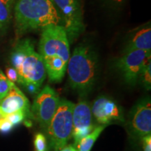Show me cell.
<instances>
[{
  "label": "cell",
  "mask_w": 151,
  "mask_h": 151,
  "mask_svg": "<svg viewBox=\"0 0 151 151\" xmlns=\"http://www.w3.org/2000/svg\"><path fill=\"white\" fill-rule=\"evenodd\" d=\"M6 116V114L4 112V111H2V109H1V107H0V118H4Z\"/></svg>",
  "instance_id": "25"
},
{
  "label": "cell",
  "mask_w": 151,
  "mask_h": 151,
  "mask_svg": "<svg viewBox=\"0 0 151 151\" xmlns=\"http://www.w3.org/2000/svg\"><path fill=\"white\" fill-rule=\"evenodd\" d=\"M98 67L97 52L90 45L81 43L74 48L68 62L69 86L81 96H86L97 80Z\"/></svg>",
  "instance_id": "3"
},
{
  "label": "cell",
  "mask_w": 151,
  "mask_h": 151,
  "mask_svg": "<svg viewBox=\"0 0 151 151\" xmlns=\"http://www.w3.org/2000/svg\"><path fill=\"white\" fill-rule=\"evenodd\" d=\"M92 114L99 124H110L115 122H124L123 111L116 101L106 96L94 99L91 107Z\"/></svg>",
  "instance_id": "11"
},
{
  "label": "cell",
  "mask_w": 151,
  "mask_h": 151,
  "mask_svg": "<svg viewBox=\"0 0 151 151\" xmlns=\"http://www.w3.org/2000/svg\"><path fill=\"white\" fill-rule=\"evenodd\" d=\"M143 151H151V134L145 136L141 139Z\"/></svg>",
  "instance_id": "23"
},
{
  "label": "cell",
  "mask_w": 151,
  "mask_h": 151,
  "mask_svg": "<svg viewBox=\"0 0 151 151\" xmlns=\"http://www.w3.org/2000/svg\"><path fill=\"white\" fill-rule=\"evenodd\" d=\"M6 76L9 79L11 82L14 83H19V76L17 71L14 68L12 67H9L6 69Z\"/></svg>",
  "instance_id": "21"
},
{
  "label": "cell",
  "mask_w": 151,
  "mask_h": 151,
  "mask_svg": "<svg viewBox=\"0 0 151 151\" xmlns=\"http://www.w3.org/2000/svg\"><path fill=\"white\" fill-rule=\"evenodd\" d=\"M92 114L90 106L86 100H80L74 105L73 110V127L71 137L73 146H76L83 138L91 132L96 125L92 122Z\"/></svg>",
  "instance_id": "10"
},
{
  "label": "cell",
  "mask_w": 151,
  "mask_h": 151,
  "mask_svg": "<svg viewBox=\"0 0 151 151\" xmlns=\"http://www.w3.org/2000/svg\"><path fill=\"white\" fill-rule=\"evenodd\" d=\"M127 131L134 139L141 140L151 134V101L150 97L137 101L128 114L126 122Z\"/></svg>",
  "instance_id": "8"
},
{
  "label": "cell",
  "mask_w": 151,
  "mask_h": 151,
  "mask_svg": "<svg viewBox=\"0 0 151 151\" xmlns=\"http://www.w3.org/2000/svg\"><path fill=\"white\" fill-rule=\"evenodd\" d=\"M14 19L17 37L49 25H61L52 0H16Z\"/></svg>",
  "instance_id": "2"
},
{
  "label": "cell",
  "mask_w": 151,
  "mask_h": 151,
  "mask_svg": "<svg viewBox=\"0 0 151 151\" xmlns=\"http://www.w3.org/2000/svg\"><path fill=\"white\" fill-rule=\"evenodd\" d=\"M60 101V97L58 92L49 85H46L37 94L30 106L32 118L46 132L58 109Z\"/></svg>",
  "instance_id": "7"
},
{
  "label": "cell",
  "mask_w": 151,
  "mask_h": 151,
  "mask_svg": "<svg viewBox=\"0 0 151 151\" xmlns=\"http://www.w3.org/2000/svg\"><path fill=\"white\" fill-rule=\"evenodd\" d=\"M27 115L24 111H15L14 113H9L6 114V116H5V118L10 121L11 123L14 124V126L18 124L23 121L24 118H26Z\"/></svg>",
  "instance_id": "19"
},
{
  "label": "cell",
  "mask_w": 151,
  "mask_h": 151,
  "mask_svg": "<svg viewBox=\"0 0 151 151\" xmlns=\"http://www.w3.org/2000/svg\"><path fill=\"white\" fill-rule=\"evenodd\" d=\"M150 52L142 50H132L124 52L116 61V67L121 73L124 82L134 86L146 63L150 60Z\"/></svg>",
  "instance_id": "9"
},
{
  "label": "cell",
  "mask_w": 151,
  "mask_h": 151,
  "mask_svg": "<svg viewBox=\"0 0 151 151\" xmlns=\"http://www.w3.org/2000/svg\"><path fill=\"white\" fill-rule=\"evenodd\" d=\"M108 124H99L96 126V127L90 132L89 134L83 138L78 143L76 146H74L78 151H90L93 145L99 138Z\"/></svg>",
  "instance_id": "14"
},
{
  "label": "cell",
  "mask_w": 151,
  "mask_h": 151,
  "mask_svg": "<svg viewBox=\"0 0 151 151\" xmlns=\"http://www.w3.org/2000/svg\"><path fill=\"white\" fill-rule=\"evenodd\" d=\"M16 0H0V31L6 29L10 23L12 11Z\"/></svg>",
  "instance_id": "15"
},
{
  "label": "cell",
  "mask_w": 151,
  "mask_h": 151,
  "mask_svg": "<svg viewBox=\"0 0 151 151\" xmlns=\"http://www.w3.org/2000/svg\"><path fill=\"white\" fill-rule=\"evenodd\" d=\"M138 82L140 83L146 90L151 89V60H149L143 67Z\"/></svg>",
  "instance_id": "16"
},
{
  "label": "cell",
  "mask_w": 151,
  "mask_h": 151,
  "mask_svg": "<svg viewBox=\"0 0 151 151\" xmlns=\"http://www.w3.org/2000/svg\"><path fill=\"white\" fill-rule=\"evenodd\" d=\"M59 151H78L73 145H66Z\"/></svg>",
  "instance_id": "24"
},
{
  "label": "cell",
  "mask_w": 151,
  "mask_h": 151,
  "mask_svg": "<svg viewBox=\"0 0 151 151\" xmlns=\"http://www.w3.org/2000/svg\"><path fill=\"white\" fill-rule=\"evenodd\" d=\"M74 105L72 101L60 99L58 109L46 130L50 146L53 151H59L65 146L71 137Z\"/></svg>",
  "instance_id": "5"
},
{
  "label": "cell",
  "mask_w": 151,
  "mask_h": 151,
  "mask_svg": "<svg viewBox=\"0 0 151 151\" xmlns=\"http://www.w3.org/2000/svg\"><path fill=\"white\" fill-rule=\"evenodd\" d=\"M52 1L69 43H73L86 29L82 0H52Z\"/></svg>",
  "instance_id": "6"
},
{
  "label": "cell",
  "mask_w": 151,
  "mask_h": 151,
  "mask_svg": "<svg viewBox=\"0 0 151 151\" xmlns=\"http://www.w3.org/2000/svg\"><path fill=\"white\" fill-rule=\"evenodd\" d=\"M14 84L6 78L2 71H0V100L6 97Z\"/></svg>",
  "instance_id": "17"
},
{
  "label": "cell",
  "mask_w": 151,
  "mask_h": 151,
  "mask_svg": "<svg viewBox=\"0 0 151 151\" xmlns=\"http://www.w3.org/2000/svg\"><path fill=\"white\" fill-rule=\"evenodd\" d=\"M34 147L35 151H48V144L46 136L42 133L36 134L34 139Z\"/></svg>",
  "instance_id": "18"
},
{
  "label": "cell",
  "mask_w": 151,
  "mask_h": 151,
  "mask_svg": "<svg viewBox=\"0 0 151 151\" xmlns=\"http://www.w3.org/2000/svg\"><path fill=\"white\" fill-rule=\"evenodd\" d=\"M10 62L19 76V84L23 87L34 85L41 89L46 71L32 39H22L15 45L10 55Z\"/></svg>",
  "instance_id": "4"
},
{
  "label": "cell",
  "mask_w": 151,
  "mask_h": 151,
  "mask_svg": "<svg viewBox=\"0 0 151 151\" xmlns=\"http://www.w3.org/2000/svg\"><path fill=\"white\" fill-rule=\"evenodd\" d=\"M99 1L104 5L108 6L109 7L116 9L121 6L125 0H99Z\"/></svg>",
  "instance_id": "22"
},
{
  "label": "cell",
  "mask_w": 151,
  "mask_h": 151,
  "mask_svg": "<svg viewBox=\"0 0 151 151\" xmlns=\"http://www.w3.org/2000/svg\"><path fill=\"white\" fill-rule=\"evenodd\" d=\"M30 106L29 101L27 97L15 83L6 97L0 100V107L6 114L22 111L26 113L27 117L32 118Z\"/></svg>",
  "instance_id": "12"
},
{
  "label": "cell",
  "mask_w": 151,
  "mask_h": 151,
  "mask_svg": "<svg viewBox=\"0 0 151 151\" xmlns=\"http://www.w3.org/2000/svg\"><path fill=\"white\" fill-rule=\"evenodd\" d=\"M69 39L62 25H49L41 29L39 54L51 82H61L70 58Z\"/></svg>",
  "instance_id": "1"
},
{
  "label": "cell",
  "mask_w": 151,
  "mask_h": 151,
  "mask_svg": "<svg viewBox=\"0 0 151 151\" xmlns=\"http://www.w3.org/2000/svg\"><path fill=\"white\" fill-rule=\"evenodd\" d=\"M132 50H142L151 52L150 22L136 28L130 33L123 52Z\"/></svg>",
  "instance_id": "13"
},
{
  "label": "cell",
  "mask_w": 151,
  "mask_h": 151,
  "mask_svg": "<svg viewBox=\"0 0 151 151\" xmlns=\"http://www.w3.org/2000/svg\"><path fill=\"white\" fill-rule=\"evenodd\" d=\"M14 124L5 118H0V132L1 133L6 134L11 132L14 128Z\"/></svg>",
  "instance_id": "20"
}]
</instances>
